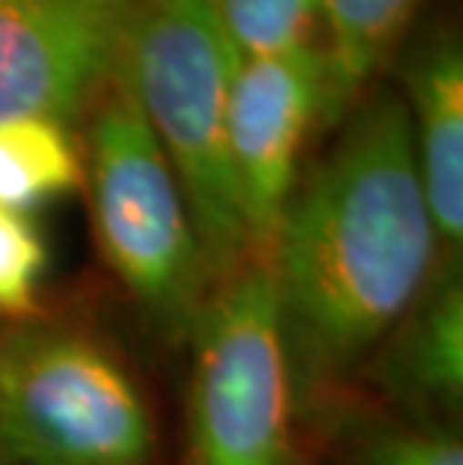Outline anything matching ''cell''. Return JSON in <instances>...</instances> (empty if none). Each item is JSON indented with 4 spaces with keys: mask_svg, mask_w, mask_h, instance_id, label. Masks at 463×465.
<instances>
[{
    "mask_svg": "<svg viewBox=\"0 0 463 465\" xmlns=\"http://www.w3.org/2000/svg\"><path fill=\"white\" fill-rule=\"evenodd\" d=\"M334 133L295 186L265 264L304 430L358 388L442 271L400 94L373 84Z\"/></svg>",
    "mask_w": 463,
    "mask_h": 465,
    "instance_id": "cell-1",
    "label": "cell"
},
{
    "mask_svg": "<svg viewBox=\"0 0 463 465\" xmlns=\"http://www.w3.org/2000/svg\"><path fill=\"white\" fill-rule=\"evenodd\" d=\"M78 124L96 250L147 328L186 345L214 285L190 204L121 61Z\"/></svg>",
    "mask_w": 463,
    "mask_h": 465,
    "instance_id": "cell-2",
    "label": "cell"
},
{
    "mask_svg": "<svg viewBox=\"0 0 463 465\" xmlns=\"http://www.w3.org/2000/svg\"><path fill=\"white\" fill-rule=\"evenodd\" d=\"M0 460L156 465V409L121 345L45 310L0 324Z\"/></svg>",
    "mask_w": 463,
    "mask_h": 465,
    "instance_id": "cell-3",
    "label": "cell"
},
{
    "mask_svg": "<svg viewBox=\"0 0 463 465\" xmlns=\"http://www.w3.org/2000/svg\"><path fill=\"white\" fill-rule=\"evenodd\" d=\"M121 64L190 204L216 289L253 264L226 147L241 57L223 34L214 0H136Z\"/></svg>",
    "mask_w": 463,
    "mask_h": 465,
    "instance_id": "cell-4",
    "label": "cell"
},
{
    "mask_svg": "<svg viewBox=\"0 0 463 465\" xmlns=\"http://www.w3.org/2000/svg\"><path fill=\"white\" fill-rule=\"evenodd\" d=\"M186 349V465H310L268 267L216 285Z\"/></svg>",
    "mask_w": 463,
    "mask_h": 465,
    "instance_id": "cell-5",
    "label": "cell"
},
{
    "mask_svg": "<svg viewBox=\"0 0 463 465\" xmlns=\"http://www.w3.org/2000/svg\"><path fill=\"white\" fill-rule=\"evenodd\" d=\"M328 61L322 39L241 61L232 78L226 147L253 264H268L283 213L301 181V151L322 130Z\"/></svg>",
    "mask_w": 463,
    "mask_h": 465,
    "instance_id": "cell-6",
    "label": "cell"
},
{
    "mask_svg": "<svg viewBox=\"0 0 463 465\" xmlns=\"http://www.w3.org/2000/svg\"><path fill=\"white\" fill-rule=\"evenodd\" d=\"M136 0H0V124H78L121 61Z\"/></svg>",
    "mask_w": 463,
    "mask_h": 465,
    "instance_id": "cell-7",
    "label": "cell"
},
{
    "mask_svg": "<svg viewBox=\"0 0 463 465\" xmlns=\"http://www.w3.org/2000/svg\"><path fill=\"white\" fill-rule=\"evenodd\" d=\"M361 384H370L382 409L458 427L463 405L460 267H442L437 273L421 301L364 366L358 388Z\"/></svg>",
    "mask_w": 463,
    "mask_h": 465,
    "instance_id": "cell-8",
    "label": "cell"
},
{
    "mask_svg": "<svg viewBox=\"0 0 463 465\" xmlns=\"http://www.w3.org/2000/svg\"><path fill=\"white\" fill-rule=\"evenodd\" d=\"M403 105L409 117L418 181L437 229L442 267L463 252V48L451 27L421 36L403 61Z\"/></svg>",
    "mask_w": 463,
    "mask_h": 465,
    "instance_id": "cell-9",
    "label": "cell"
},
{
    "mask_svg": "<svg viewBox=\"0 0 463 465\" xmlns=\"http://www.w3.org/2000/svg\"><path fill=\"white\" fill-rule=\"evenodd\" d=\"M425 0H322L328 100L322 130H334L377 82Z\"/></svg>",
    "mask_w": 463,
    "mask_h": 465,
    "instance_id": "cell-10",
    "label": "cell"
},
{
    "mask_svg": "<svg viewBox=\"0 0 463 465\" xmlns=\"http://www.w3.org/2000/svg\"><path fill=\"white\" fill-rule=\"evenodd\" d=\"M307 435H319L334 465H463L455 423L407 418L358 393L317 414Z\"/></svg>",
    "mask_w": 463,
    "mask_h": 465,
    "instance_id": "cell-11",
    "label": "cell"
},
{
    "mask_svg": "<svg viewBox=\"0 0 463 465\" xmlns=\"http://www.w3.org/2000/svg\"><path fill=\"white\" fill-rule=\"evenodd\" d=\"M85 186L82 142L55 117L0 124V207L31 213Z\"/></svg>",
    "mask_w": 463,
    "mask_h": 465,
    "instance_id": "cell-12",
    "label": "cell"
},
{
    "mask_svg": "<svg viewBox=\"0 0 463 465\" xmlns=\"http://www.w3.org/2000/svg\"><path fill=\"white\" fill-rule=\"evenodd\" d=\"M214 9L241 61L310 43L322 25V0H214Z\"/></svg>",
    "mask_w": 463,
    "mask_h": 465,
    "instance_id": "cell-13",
    "label": "cell"
},
{
    "mask_svg": "<svg viewBox=\"0 0 463 465\" xmlns=\"http://www.w3.org/2000/svg\"><path fill=\"white\" fill-rule=\"evenodd\" d=\"M48 243L34 213L0 207V324L43 312Z\"/></svg>",
    "mask_w": 463,
    "mask_h": 465,
    "instance_id": "cell-14",
    "label": "cell"
},
{
    "mask_svg": "<svg viewBox=\"0 0 463 465\" xmlns=\"http://www.w3.org/2000/svg\"><path fill=\"white\" fill-rule=\"evenodd\" d=\"M0 465H9V462H6V460H0Z\"/></svg>",
    "mask_w": 463,
    "mask_h": 465,
    "instance_id": "cell-15",
    "label": "cell"
}]
</instances>
